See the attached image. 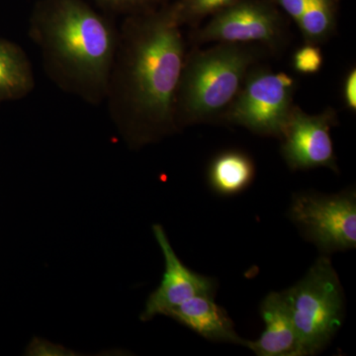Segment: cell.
<instances>
[{"instance_id":"cell-1","label":"cell","mask_w":356,"mask_h":356,"mask_svg":"<svg viewBox=\"0 0 356 356\" xmlns=\"http://www.w3.org/2000/svg\"><path fill=\"white\" fill-rule=\"evenodd\" d=\"M177 11L135 16L118 29L105 102L131 144L154 142L177 128L175 104L185 43Z\"/></svg>"},{"instance_id":"cell-2","label":"cell","mask_w":356,"mask_h":356,"mask_svg":"<svg viewBox=\"0 0 356 356\" xmlns=\"http://www.w3.org/2000/svg\"><path fill=\"white\" fill-rule=\"evenodd\" d=\"M30 38L60 90L98 106L105 102L118 29L81 0H49L33 16Z\"/></svg>"},{"instance_id":"cell-3","label":"cell","mask_w":356,"mask_h":356,"mask_svg":"<svg viewBox=\"0 0 356 356\" xmlns=\"http://www.w3.org/2000/svg\"><path fill=\"white\" fill-rule=\"evenodd\" d=\"M257 58L254 47L231 43L186 56L175 104L177 126L210 120L226 111Z\"/></svg>"},{"instance_id":"cell-4","label":"cell","mask_w":356,"mask_h":356,"mask_svg":"<svg viewBox=\"0 0 356 356\" xmlns=\"http://www.w3.org/2000/svg\"><path fill=\"white\" fill-rule=\"evenodd\" d=\"M283 293L303 356L325 350L344 317L343 289L331 259L318 257L306 275Z\"/></svg>"},{"instance_id":"cell-5","label":"cell","mask_w":356,"mask_h":356,"mask_svg":"<svg viewBox=\"0 0 356 356\" xmlns=\"http://www.w3.org/2000/svg\"><path fill=\"white\" fill-rule=\"evenodd\" d=\"M289 218L306 240L325 254L356 248L355 188L332 195L316 192L294 194Z\"/></svg>"},{"instance_id":"cell-6","label":"cell","mask_w":356,"mask_h":356,"mask_svg":"<svg viewBox=\"0 0 356 356\" xmlns=\"http://www.w3.org/2000/svg\"><path fill=\"white\" fill-rule=\"evenodd\" d=\"M295 79L285 72L250 70L226 111L227 120L257 134L281 137L291 114Z\"/></svg>"},{"instance_id":"cell-7","label":"cell","mask_w":356,"mask_h":356,"mask_svg":"<svg viewBox=\"0 0 356 356\" xmlns=\"http://www.w3.org/2000/svg\"><path fill=\"white\" fill-rule=\"evenodd\" d=\"M337 121L331 109L317 115L293 106L281 138V154L292 170L329 168L337 172L331 129Z\"/></svg>"},{"instance_id":"cell-8","label":"cell","mask_w":356,"mask_h":356,"mask_svg":"<svg viewBox=\"0 0 356 356\" xmlns=\"http://www.w3.org/2000/svg\"><path fill=\"white\" fill-rule=\"evenodd\" d=\"M282 32L277 15L264 4L241 2L221 9L200 31L198 43H261L274 47L280 44Z\"/></svg>"},{"instance_id":"cell-9","label":"cell","mask_w":356,"mask_h":356,"mask_svg":"<svg viewBox=\"0 0 356 356\" xmlns=\"http://www.w3.org/2000/svg\"><path fill=\"white\" fill-rule=\"evenodd\" d=\"M154 233L165 257V271L161 285L147 299L143 321H149L156 315L166 316L192 297L214 294L216 288L212 278L194 273L180 261L163 227L154 225Z\"/></svg>"},{"instance_id":"cell-10","label":"cell","mask_w":356,"mask_h":356,"mask_svg":"<svg viewBox=\"0 0 356 356\" xmlns=\"http://www.w3.org/2000/svg\"><path fill=\"white\" fill-rule=\"evenodd\" d=\"M266 329L257 341L245 346L259 356H303L284 293L271 292L261 304Z\"/></svg>"},{"instance_id":"cell-11","label":"cell","mask_w":356,"mask_h":356,"mask_svg":"<svg viewBox=\"0 0 356 356\" xmlns=\"http://www.w3.org/2000/svg\"><path fill=\"white\" fill-rule=\"evenodd\" d=\"M166 316L209 341L245 346V339L236 334L233 321L215 303L213 295L192 297Z\"/></svg>"},{"instance_id":"cell-12","label":"cell","mask_w":356,"mask_h":356,"mask_svg":"<svg viewBox=\"0 0 356 356\" xmlns=\"http://www.w3.org/2000/svg\"><path fill=\"white\" fill-rule=\"evenodd\" d=\"M31 63L22 48L0 39V102L18 100L35 88Z\"/></svg>"},{"instance_id":"cell-13","label":"cell","mask_w":356,"mask_h":356,"mask_svg":"<svg viewBox=\"0 0 356 356\" xmlns=\"http://www.w3.org/2000/svg\"><path fill=\"white\" fill-rule=\"evenodd\" d=\"M254 175V161L248 154L228 151L218 154L211 161L208 181L211 189L219 195L233 196L245 191Z\"/></svg>"},{"instance_id":"cell-14","label":"cell","mask_w":356,"mask_h":356,"mask_svg":"<svg viewBox=\"0 0 356 356\" xmlns=\"http://www.w3.org/2000/svg\"><path fill=\"white\" fill-rule=\"evenodd\" d=\"M298 25L308 43H320L327 39L334 28V15L329 0H309Z\"/></svg>"},{"instance_id":"cell-15","label":"cell","mask_w":356,"mask_h":356,"mask_svg":"<svg viewBox=\"0 0 356 356\" xmlns=\"http://www.w3.org/2000/svg\"><path fill=\"white\" fill-rule=\"evenodd\" d=\"M322 65V51L315 44H307L298 49L293 56V67L299 74H317Z\"/></svg>"},{"instance_id":"cell-16","label":"cell","mask_w":356,"mask_h":356,"mask_svg":"<svg viewBox=\"0 0 356 356\" xmlns=\"http://www.w3.org/2000/svg\"><path fill=\"white\" fill-rule=\"evenodd\" d=\"M235 0H187L182 11H177L178 19L184 23L185 19H195L207 14L218 13L225 7L231 6Z\"/></svg>"},{"instance_id":"cell-17","label":"cell","mask_w":356,"mask_h":356,"mask_svg":"<svg viewBox=\"0 0 356 356\" xmlns=\"http://www.w3.org/2000/svg\"><path fill=\"white\" fill-rule=\"evenodd\" d=\"M343 99L350 110L356 109V70L348 72L343 84Z\"/></svg>"},{"instance_id":"cell-18","label":"cell","mask_w":356,"mask_h":356,"mask_svg":"<svg viewBox=\"0 0 356 356\" xmlns=\"http://www.w3.org/2000/svg\"><path fill=\"white\" fill-rule=\"evenodd\" d=\"M282 8L290 16L298 23L300 18L303 15L307 6H308L309 0H278Z\"/></svg>"},{"instance_id":"cell-19","label":"cell","mask_w":356,"mask_h":356,"mask_svg":"<svg viewBox=\"0 0 356 356\" xmlns=\"http://www.w3.org/2000/svg\"><path fill=\"white\" fill-rule=\"evenodd\" d=\"M102 1L114 7L125 8V7H132L136 4H139L144 0H102Z\"/></svg>"}]
</instances>
